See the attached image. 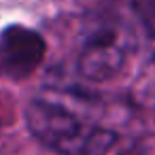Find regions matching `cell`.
<instances>
[{"label":"cell","mask_w":155,"mask_h":155,"mask_svg":"<svg viewBox=\"0 0 155 155\" xmlns=\"http://www.w3.org/2000/svg\"><path fill=\"white\" fill-rule=\"evenodd\" d=\"M134 51V36L119 17H102L89 26L77 55V70L91 83L117 77Z\"/></svg>","instance_id":"obj_2"},{"label":"cell","mask_w":155,"mask_h":155,"mask_svg":"<svg viewBox=\"0 0 155 155\" xmlns=\"http://www.w3.org/2000/svg\"><path fill=\"white\" fill-rule=\"evenodd\" d=\"M130 7L144 34L151 41H155V0H130Z\"/></svg>","instance_id":"obj_4"},{"label":"cell","mask_w":155,"mask_h":155,"mask_svg":"<svg viewBox=\"0 0 155 155\" xmlns=\"http://www.w3.org/2000/svg\"><path fill=\"white\" fill-rule=\"evenodd\" d=\"M30 136L55 155H108L119 142V134L98 123L81 119L70 108L32 98L24 108Z\"/></svg>","instance_id":"obj_1"},{"label":"cell","mask_w":155,"mask_h":155,"mask_svg":"<svg viewBox=\"0 0 155 155\" xmlns=\"http://www.w3.org/2000/svg\"><path fill=\"white\" fill-rule=\"evenodd\" d=\"M47 55L45 36L28 26L9 24L0 30V79L26 81Z\"/></svg>","instance_id":"obj_3"},{"label":"cell","mask_w":155,"mask_h":155,"mask_svg":"<svg viewBox=\"0 0 155 155\" xmlns=\"http://www.w3.org/2000/svg\"><path fill=\"white\" fill-rule=\"evenodd\" d=\"M125 155H140V153H125Z\"/></svg>","instance_id":"obj_5"}]
</instances>
